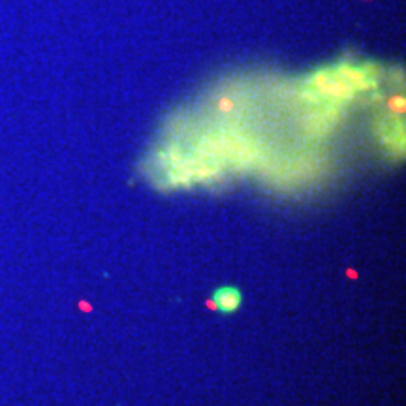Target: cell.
<instances>
[{"instance_id":"cell-1","label":"cell","mask_w":406,"mask_h":406,"mask_svg":"<svg viewBox=\"0 0 406 406\" xmlns=\"http://www.w3.org/2000/svg\"><path fill=\"white\" fill-rule=\"evenodd\" d=\"M241 303H243L241 291L237 288H230V286L215 290V293L211 297V307L217 308L218 312H224V314L235 312L237 308L241 307Z\"/></svg>"}]
</instances>
